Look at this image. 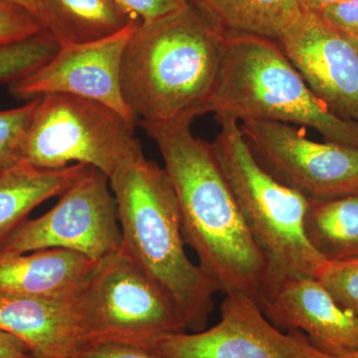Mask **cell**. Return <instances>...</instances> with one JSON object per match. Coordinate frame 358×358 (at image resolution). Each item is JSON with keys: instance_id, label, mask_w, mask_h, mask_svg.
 Here are the masks:
<instances>
[{"instance_id": "6da1fadb", "label": "cell", "mask_w": 358, "mask_h": 358, "mask_svg": "<svg viewBox=\"0 0 358 358\" xmlns=\"http://www.w3.org/2000/svg\"><path fill=\"white\" fill-rule=\"evenodd\" d=\"M193 120L138 122L159 148L178 199L181 231L221 293L242 294L260 307L268 268L219 167L210 143L192 133Z\"/></svg>"}, {"instance_id": "30bf717a", "label": "cell", "mask_w": 358, "mask_h": 358, "mask_svg": "<svg viewBox=\"0 0 358 358\" xmlns=\"http://www.w3.org/2000/svg\"><path fill=\"white\" fill-rule=\"evenodd\" d=\"M220 322L199 333H173L148 348L157 358H334L310 343L301 331H280L253 299L225 296Z\"/></svg>"}, {"instance_id": "f1b7e54d", "label": "cell", "mask_w": 358, "mask_h": 358, "mask_svg": "<svg viewBox=\"0 0 358 358\" xmlns=\"http://www.w3.org/2000/svg\"><path fill=\"white\" fill-rule=\"evenodd\" d=\"M3 1L11 2V3L17 4L23 8L34 14L37 17V4L36 0H3Z\"/></svg>"}, {"instance_id": "ac0fdd59", "label": "cell", "mask_w": 358, "mask_h": 358, "mask_svg": "<svg viewBox=\"0 0 358 358\" xmlns=\"http://www.w3.org/2000/svg\"><path fill=\"white\" fill-rule=\"evenodd\" d=\"M224 33L278 41L303 13L299 0H192Z\"/></svg>"}, {"instance_id": "8fae6325", "label": "cell", "mask_w": 358, "mask_h": 358, "mask_svg": "<svg viewBox=\"0 0 358 358\" xmlns=\"http://www.w3.org/2000/svg\"><path fill=\"white\" fill-rule=\"evenodd\" d=\"M140 22L98 41L61 45L51 60L9 85L10 93L28 101L51 94L81 96L136 122L122 96L121 64L127 42Z\"/></svg>"}, {"instance_id": "277c9868", "label": "cell", "mask_w": 358, "mask_h": 358, "mask_svg": "<svg viewBox=\"0 0 358 358\" xmlns=\"http://www.w3.org/2000/svg\"><path fill=\"white\" fill-rule=\"evenodd\" d=\"M206 113L238 122L298 124L327 143L358 148V122L334 114L277 41L265 37L224 33L222 61Z\"/></svg>"}, {"instance_id": "44dd1931", "label": "cell", "mask_w": 358, "mask_h": 358, "mask_svg": "<svg viewBox=\"0 0 358 358\" xmlns=\"http://www.w3.org/2000/svg\"><path fill=\"white\" fill-rule=\"evenodd\" d=\"M40 98L14 109L0 110V171L20 164L26 136Z\"/></svg>"}, {"instance_id": "5b68a950", "label": "cell", "mask_w": 358, "mask_h": 358, "mask_svg": "<svg viewBox=\"0 0 358 358\" xmlns=\"http://www.w3.org/2000/svg\"><path fill=\"white\" fill-rule=\"evenodd\" d=\"M216 119L220 131L209 143L250 233L267 260L265 301L289 280L317 279L327 260L306 236L310 199L264 171L252 155L239 122L226 115Z\"/></svg>"}, {"instance_id": "83f0119b", "label": "cell", "mask_w": 358, "mask_h": 358, "mask_svg": "<svg viewBox=\"0 0 358 358\" xmlns=\"http://www.w3.org/2000/svg\"><path fill=\"white\" fill-rule=\"evenodd\" d=\"M300 1L301 10L319 13L324 7L343 1V0H299Z\"/></svg>"}, {"instance_id": "ffe728a7", "label": "cell", "mask_w": 358, "mask_h": 358, "mask_svg": "<svg viewBox=\"0 0 358 358\" xmlns=\"http://www.w3.org/2000/svg\"><path fill=\"white\" fill-rule=\"evenodd\" d=\"M60 45L42 30L32 36L0 46V83L13 84L38 69L57 53Z\"/></svg>"}, {"instance_id": "d6986e66", "label": "cell", "mask_w": 358, "mask_h": 358, "mask_svg": "<svg viewBox=\"0 0 358 358\" xmlns=\"http://www.w3.org/2000/svg\"><path fill=\"white\" fill-rule=\"evenodd\" d=\"M305 233L327 261L358 258V192L329 199H310Z\"/></svg>"}, {"instance_id": "5bb4252c", "label": "cell", "mask_w": 358, "mask_h": 358, "mask_svg": "<svg viewBox=\"0 0 358 358\" xmlns=\"http://www.w3.org/2000/svg\"><path fill=\"white\" fill-rule=\"evenodd\" d=\"M0 331L20 341L31 358H72L83 348L75 300L0 294Z\"/></svg>"}, {"instance_id": "4316f807", "label": "cell", "mask_w": 358, "mask_h": 358, "mask_svg": "<svg viewBox=\"0 0 358 358\" xmlns=\"http://www.w3.org/2000/svg\"><path fill=\"white\" fill-rule=\"evenodd\" d=\"M0 358H31L29 350L20 341L0 331Z\"/></svg>"}, {"instance_id": "2e32d148", "label": "cell", "mask_w": 358, "mask_h": 358, "mask_svg": "<svg viewBox=\"0 0 358 358\" xmlns=\"http://www.w3.org/2000/svg\"><path fill=\"white\" fill-rule=\"evenodd\" d=\"M37 18L59 45L113 36L141 21L117 0H36Z\"/></svg>"}, {"instance_id": "8992f818", "label": "cell", "mask_w": 358, "mask_h": 358, "mask_svg": "<svg viewBox=\"0 0 358 358\" xmlns=\"http://www.w3.org/2000/svg\"><path fill=\"white\" fill-rule=\"evenodd\" d=\"M136 122L96 101L51 94L40 98L21 162L43 169L95 167L108 178L143 154Z\"/></svg>"}, {"instance_id": "ba28073f", "label": "cell", "mask_w": 358, "mask_h": 358, "mask_svg": "<svg viewBox=\"0 0 358 358\" xmlns=\"http://www.w3.org/2000/svg\"><path fill=\"white\" fill-rule=\"evenodd\" d=\"M121 247L119 212L110 179L95 167L86 166L55 206L21 224L0 246V254L65 249L98 263Z\"/></svg>"}, {"instance_id": "7402d4cb", "label": "cell", "mask_w": 358, "mask_h": 358, "mask_svg": "<svg viewBox=\"0 0 358 358\" xmlns=\"http://www.w3.org/2000/svg\"><path fill=\"white\" fill-rule=\"evenodd\" d=\"M317 279L341 307L358 315V258L327 261Z\"/></svg>"}, {"instance_id": "603a6c76", "label": "cell", "mask_w": 358, "mask_h": 358, "mask_svg": "<svg viewBox=\"0 0 358 358\" xmlns=\"http://www.w3.org/2000/svg\"><path fill=\"white\" fill-rule=\"evenodd\" d=\"M42 30L34 14L17 4L0 0V46L28 38Z\"/></svg>"}, {"instance_id": "d4e9b609", "label": "cell", "mask_w": 358, "mask_h": 358, "mask_svg": "<svg viewBox=\"0 0 358 358\" xmlns=\"http://www.w3.org/2000/svg\"><path fill=\"white\" fill-rule=\"evenodd\" d=\"M124 8L141 20L148 22L178 10L192 0H117Z\"/></svg>"}, {"instance_id": "3957f363", "label": "cell", "mask_w": 358, "mask_h": 358, "mask_svg": "<svg viewBox=\"0 0 358 358\" xmlns=\"http://www.w3.org/2000/svg\"><path fill=\"white\" fill-rule=\"evenodd\" d=\"M110 185L122 252L164 294L185 331H204L221 289L186 255L178 199L166 169L143 152L124 164Z\"/></svg>"}, {"instance_id": "e0dca14e", "label": "cell", "mask_w": 358, "mask_h": 358, "mask_svg": "<svg viewBox=\"0 0 358 358\" xmlns=\"http://www.w3.org/2000/svg\"><path fill=\"white\" fill-rule=\"evenodd\" d=\"M85 166L72 164L64 169H43L20 162L0 171V246L38 205L60 196Z\"/></svg>"}, {"instance_id": "484cf974", "label": "cell", "mask_w": 358, "mask_h": 358, "mask_svg": "<svg viewBox=\"0 0 358 358\" xmlns=\"http://www.w3.org/2000/svg\"><path fill=\"white\" fill-rule=\"evenodd\" d=\"M72 358H157L145 348L124 345H102L82 348Z\"/></svg>"}, {"instance_id": "cb8c5ba5", "label": "cell", "mask_w": 358, "mask_h": 358, "mask_svg": "<svg viewBox=\"0 0 358 358\" xmlns=\"http://www.w3.org/2000/svg\"><path fill=\"white\" fill-rule=\"evenodd\" d=\"M317 13L339 31L358 39V0H343Z\"/></svg>"}, {"instance_id": "7a4b0ae2", "label": "cell", "mask_w": 358, "mask_h": 358, "mask_svg": "<svg viewBox=\"0 0 358 358\" xmlns=\"http://www.w3.org/2000/svg\"><path fill=\"white\" fill-rule=\"evenodd\" d=\"M224 32L193 2L140 22L122 53L121 86L136 121L206 114L222 61Z\"/></svg>"}, {"instance_id": "9c48e42d", "label": "cell", "mask_w": 358, "mask_h": 358, "mask_svg": "<svg viewBox=\"0 0 358 358\" xmlns=\"http://www.w3.org/2000/svg\"><path fill=\"white\" fill-rule=\"evenodd\" d=\"M247 145L264 171L308 199L358 192V148L308 140L303 129L285 122L245 121Z\"/></svg>"}, {"instance_id": "4fadbf2b", "label": "cell", "mask_w": 358, "mask_h": 358, "mask_svg": "<svg viewBox=\"0 0 358 358\" xmlns=\"http://www.w3.org/2000/svg\"><path fill=\"white\" fill-rule=\"evenodd\" d=\"M261 308L280 331H301L329 357L358 352V315L341 307L315 278L289 280Z\"/></svg>"}, {"instance_id": "7c38bea8", "label": "cell", "mask_w": 358, "mask_h": 358, "mask_svg": "<svg viewBox=\"0 0 358 358\" xmlns=\"http://www.w3.org/2000/svg\"><path fill=\"white\" fill-rule=\"evenodd\" d=\"M277 43L334 114L358 122L357 38L303 11Z\"/></svg>"}, {"instance_id": "52a82bcc", "label": "cell", "mask_w": 358, "mask_h": 358, "mask_svg": "<svg viewBox=\"0 0 358 358\" xmlns=\"http://www.w3.org/2000/svg\"><path fill=\"white\" fill-rule=\"evenodd\" d=\"M75 303L83 348L124 345L148 350L164 334L185 331L169 301L122 249L96 263Z\"/></svg>"}, {"instance_id": "f546056e", "label": "cell", "mask_w": 358, "mask_h": 358, "mask_svg": "<svg viewBox=\"0 0 358 358\" xmlns=\"http://www.w3.org/2000/svg\"><path fill=\"white\" fill-rule=\"evenodd\" d=\"M336 358H358V352L350 353V355H343V357H339Z\"/></svg>"}, {"instance_id": "9a60e30c", "label": "cell", "mask_w": 358, "mask_h": 358, "mask_svg": "<svg viewBox=\"0 0 358 358\" xmlns=\"http://www.w3.org/2000/svg\"><path fill=\"white\" fill-rule=\"evenodd\" d=\"M96 265L83 254L65 249L0 254V294L73 301L83 291Z\"/></svg>"}]
</instances>
